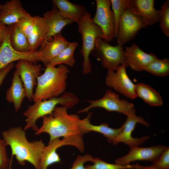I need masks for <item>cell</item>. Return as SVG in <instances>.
<instances>
[{"label": "cell", "instance_id": "cell-1", "mask_svg": "<svg viewBox=\"0 0 169 169\" xmlns=\"http://www.w3.org/2000/svg\"><path fill=\"white\" fill-rule=\"evenodd\" d=\"M25 131L22 127L17 126L11 127L2 132L3 139L11 149V165L14 156L20 165L24 166L27 161L36 169H39L42 152L45 145L42 140L29 141Z\"/></svg>", "mask_w": 169, "mask_h": 169}, {"label": "cell", "instance_id": "cell-2", "mask_svg": "<svg viewBox=\"0 0 169 169\" xmlns=\"http://www.w3.org/2000/svg\"><path fill=\"white\" fill-rule=\"evenodd\" d=\"M68 109L63 106H57L51 114L43 117L42 125L35 131V135L47 133L49 141L61 137L82 136L79 117L76 114H69Z\"/></svg>", "mask_w": 169, "mask_h": 169}, {"label": "cell", "instance_id": "cell-3", "mask_svg": "<svg viewBox=\"0 0 169 169\" xmlns=\"http://www.w3.org/2000/svg\"><path fill=\"white\" fill-rule=\"evenodd\" d=\"M46 66L44 73L37 79L33 98L34 102L58 97L65 92L66 89L69 72L68 67L63 64L56 67L49 64Z\"/></svg>", "mask_w": 169, "mask_h": 169}, {"label": "cell", "instance_id": "cell-4", "mask_svg": "<svg viewBox=\"0 0 169 169\" xmlns=\"http://www.w3.org/2000/svg\"><path fill=\"white\" fill-rule=\"evenodd\" d=\"M79 101L78 97L69 92H64L58 97L36 101L29 106L23 113V116L26 118V124L23 129L26 131L32 129L36 131L39 129L36 124L37 120L51 114L58 105L70 109L74 106Z\"/></svg>", "mask_w": 169, "mask_h": 169}, {"label": "cell", "instance_id": "cell-5", "mask_svg": "<svg viewBox=\"0 0 169 169\" xmlns=\"http://www.w3.org/2000/svg\"><path fill=\"white\" fill-rule=\"evenodd\" d=\"M77 24L82 42L80 52L83 58V73L87 74L92 70L90 54L95 48L96 40L103 39V33L101 28L93 22L91 14L88 12Z\"/></svg>", "mask_w": 169, "mask_h": 169}, {"label": "cell", "instance_id": "cell-6", "mask_svg": "<svg viewBox=\"0 0 169 169\" xmlns=\"http://www.w3.org/2000/svg\"><path fill=\"white\" fill-rule=\"evenodd\" d=\"M91 53L107 70L115 71L120 65L125 64L123 46L119 44L111 45L102 39L96 40Z\"/></svg>", "mask_w": 169, "mask_h": 169}, {"label": "cell", "instance_id": "cell-7", "mask_svg": "<svg viewBox=\"0 0 169 169\" xmlns=\"http://www.w3.org/2000/svg\"><path fill=\"white\" fill-rule=\"evenodd\" d=\"M65 145H71L76 147L80 152L84 149V143L82 136H74L57 138L49 141L48 145L44 147L40 157L39 169H47L50 165L60 162L61 160L57 150Z\"/></svg>", "mask_w": 169, "mask_h": 169}, {"label": "cell", "instance_id": "cell-8", "mask_svg": "<svg viewBox=\"0 0 169 169\" xmlns=\"http://www.w3.org/2000/svg\"><path fill=\"white\" fill-rule=\"evenodd\" d=\"M86 101L90 103L89 105L79 110L77 113L88 112L94 108H101L108 111L116 112L126 115L135 109L133 103L120 99L118 94L110 90H107L104 95L100 99Z\"/></svg>", "mask_w": 169, "mask_h": 169}, {"label": "cell", "instance_id": "cell-9", "mask_svg": "<svg viewBox=\"0 0 169 169\" xmlns=\"http://www.w3.org/2000/svg\"><path fill=\"white\" fill-rule=\"evenodd\" d=\"M125 64L120 65L115 71L107 70L105 83L108 87L112 88L126 97L134 99L137 97L136 84L131 80L126 70Z\"/></svg>", "mask_w": 169, "mask_h": 169}, {"label": "cell", "instance_id": "cell-10", "mask_svg": "<svg viewBox=\"0 0 169 169\" xmlns=\"http://www.w3.org/2000/svg\"><path fill=\"white\" fill-rule=\"evenodd\" d=\"M148 25L141 18L133 13L127 8L120 18L116 37L118 44L123 45L133 39L137 33Z\"/></svg>", "mask_w": 169, "mask_h": 169}, {"label": "cell", "instance_id": "cell-11", "mask_svg": "<svg viewBox=\"0 0 169 169\" xmlns=\"http://www.w3.org/2000/svg\"><path fill=\"white\" fill-rule=\"evenodd\" d=\"M96 11L93 22L101 29L103 39L107 42L115 38L114 18L110 9L111 0H96Z\"/></svg>", "mask_w": 169, "mask_h": 169}, {"label": "cell", "instance_id": "cell-12", "mask_svg": "<svg viewBox=\"0 0 169 169\" xmlns=\"http://www.w3.org/2000/svg\"><path fill=\"white\" fill-rule=\"evenodd\" d=\"M12 26H8L7 32L0 47V70L16 61L26 60L33 63L38 61V51L21 52L13 48L10 41Z\"/></svg>", "mask_w": 169, "mask_h": 169}, {"label": "cell", "instance_id": "cell-13", "mask_svg": "<svg viewBox=\"0 0 169 169\" xmlns=\"http://www.w3.org/2000/svg\"><path fill=\"white\" fill-rule=\"evenodd\" d=\"M15 67L25 88L26 97L31 101L33 89L37 85L38 78L41 74L42 66L40 64H33L28 60H20L17 62Z\"/></svg>", "mask_w": 169, "mask_h": 169}, {"label": "cell", "instance_id": "cell-14", "mask_svg": "<svg viewBox=\"0 0 169 169\" xmlns=\"http://www.w3.org/2000/svg\"><path fill=\"white\" fill-rule=\"evenodd\" d=\"M126 116V119L122 125V130L117 138L116 144L122 142L129 146L130 147L139 146L148 139L149 137L145 136L139 138H134L132 136V133L137 124L140 123L148 127L150 123L143 118L136 115L135 109Z\"/></svg>", "mask_w": 169, "mask_h": 169}, {"label": "cell", "instance_id": "cell-15", "mask_svg": "<svg viewBox=\"0 0 169 169\" xmlns=\"http://www.w3.org/2000/svg\"><path fill=\"white\" fill-rule=\"evenodd\" d=\"M166 148L160 145L147 147L132 146L130 147V151L126 155L117 159L115 162L122 165H130L132 162L137 161H147L153 163Z\"/></svg>", "mask_w": 169, "mask_h": 169}, {"label": "cell", "instance_id": "cell-16", "mask_svg": "<svg viewBox=\"0 0 169 169\" xmlns=\"http://www.w3.org/2000/svg\"><path fill=\"white\" fill-rule=\"evenodd\" d=\"M124 50L125 63L136 71H144L148 64L158 58L153 53L144 52L134 43Z\"/></svg>", "mask_w": 169, "mask_h": 169}, {"label": "cell", "instance_id": "cell-17", "mask_svg": "<svg viewBox=\"0 0 169 169\" xmlns=\"http://www.w3.org/2000/svg\"><path fill=\"white\" fill-rule=\"evenodd\" d=\"M155 0H130L129 8L143 20L146 24L152 25L159 22L160 11L154 7Z\"/></svg>", "mask_w": 169, "mask_h": 169}, {"label": "cell", "instance_id": "cell-18", "mask_svg": "<svg viewBox=\"0 0 169 169\" xmlns=\"http://www.w3.org/2000/svg\"><path fill=\"white\" fill-rule=\"evenodd\" d=\"M69 43L61 33L47 39L42 49L38 51V61L46 66L68 46Z\"/></svg>", "mask_w": 169, "mask_h": 169}, {"label": "cell", "instance_id": "cell-19", "mask_svg": "<svg viewBox=\"0 0 169 169\" xmlns=\"http://www.w3.org/2000/svg\"><path fill=\"white\" fill-rule=\"evenodd\" d=\"M29 14L19 0H10L1 4L0 21L6 25L17 23Z\"/></svg>", "mask_w": 169, "mask_h": 169}, {"label": "cell", "instance_id": "cell-20", "mask_svg": "<svg viewBox=\"0 0 169 169\" xmlns=\"http://www.w3.org/2000/svg\"><path fill=\"white\" fill-rule=\"evenodd\" d=\"M91 115V113H90L86 117L79 120V124L83 135L91 131L98 132L106 137L109 142L116 145V139L122 130V125L119 128L115 129L109 127V125L105 123L98 125H94L90 121Z\"/></svg>", "mask_w": 169, "mask_h": 169}, {"label": "cell", "instance_id": "cell-21", "mask_svg": "<svg viewBox=\"0 0 169 169\" xmlns=\"http://www.w3.org/2000/svg\"><path fill=\"white\" fill-rule=\"evenodd\" d=\"M42 17L47 28V39L60 33L65 26L74 22L71 20L64 18L54 5L51 9L45 12Z\"/></svg>", "mask_w": 169, "mask_h": 169}, {"label": "cell", "instance_id": "cell-22", "mask_svg": "<svg viewBox=\"0 0 169 169\" xmlns=\"http://www.w3.org/2000/svg\"><path fill=\"white\" fill-rule=\"evenodd\" d=\"M52 2L64 18L71 20L77 23L88 12L85 7L68 0H52Z\"/></svg>", "mask_w": 169, "mask_h": 169}, {"label": "cell", "instance_id": "cell-23", "mask_svg": "<svg viewBox=\"0 0 169 169\" xmlns=\"http://www.w3.org/2000/svg\"><path fill=\"white\" fill-rule=\"evenodd\" d=\"M26 92L19 74L16 70L14 72L10 87L6 94L7 101L13 104L16 111L21 108L23 100L26 97Z\"/></svg>", "mask_w": 169, "mask_h": 169}, {"label": "cell", "instance_id": "cell-24", "mask_svg": "<svg viewBox=\"0 0 169 169\" xmlns=\"http://www.w3.org/2000/svg\"><path fill=\"white\" fill-rule=\"evenodd\" d=\"M34 25L32 31L28 39L31 50L37 51L42 46L47 39V29L42 17L36 16Z\"/></svg>", "mask_w": 169, "mask_h": 169}, {"label": "cell", "instance_id": "cell-25", "mask_svg": "<svg viewBox=\"0 0 169 169\" xmlns=\"http://www.w3.org/2000/svg\"><path fill=\"white\" fill-rule=\"evenodd\" d=\"M137 97H139L150 106L163 105V98L160 94L149 85L140 83L136 84Z\"/></svg>", "mask_w": 169, "mask_h": 169}, {"label": "cell", "instance_id": "cell-26", "mask_svg": "<svg viewBox=\"0 0 169 169\" xmlns=\"http://www.w3.org/2000/svg\"><path fill=\"white\" fill-rule=\"evenodd\" d=\"M78 45L76 42H69L68 46L49 64L54 66L62 64L70 67L74 66L75 62L74 52Z\"/></svg>", "mask_w": 169, "mask_h": 169}, {"label": "cell", "instance_id": "cell-27", "mask_svg": "<svg viewBox=\"0 0 169 169\" xmlns=\"http://www.w3.org/2000/svg\"><path fill=\"white\" fill-rule=\"evenodd\" d=\"M10 41L13 48L18 51L21 52L32 51L28 38L16 24L12 25Z\"/></svg>", "mask_w": 169, "mask_h": 169}, {"label": "cell", "instance_id": "cell-28", "mask_svg": "<svg viewBox=\"0 0 169 169\" xmlns=\"http://www.w3.org/2000/svg\"><path fill=\"white\" fill-rule=\"evenodd\" d=\"M144 71L157 77H166L169 75V59L157 58L148 64Z\"/></svg>", "mask_w": 169, "mask_h": 169}, {"label": "cell", "instance_id": "cell-29", "mask_svg": "<svg viewBox=\"0 0 169 169\" xmlns=\"http://www.w3.org/2000/svg\"><path fill=\"white\" fill-rule=\"evenodd\" d=\"M114 18L115 38L118 33L119 20L125 8H129L130 0H111Z\"/></svg>", "mask_w": 169, "mask_h": 169}, {"label": "cell", "instance_id": "cell-30", "mask_svg": "<svg viewBox=\"0 0 169 169\" xmlns=\"http://www.w3.org/2000/svg\"><path fill=\"white\" fill-rule=\"evenodd\" d=\"M92 165L85 166V169H136L135 165H122L105 161L98 157L94 158Z\"/></svg>", "mask_w": 169, "mask_h": 169}, {"label": "cell", "instance_id": "cell-31", "mask_svg": "<svg viewBox=\"0 0 169 169\" xmlns=\"http://www.w3.org/2000/svg\"><path fill=\"white\" fill-rule=\"evenodd\" d=\"M137 167L143 169H169V148L166 149L153 164L149 166H142L136 164Z\"/></svg>", "mask_w": 169, "mask_h": 169}, {"label": "cell", "instance_id": "cell-32", "mask_svg": "<svg viewBox=\"0 0 169 169\" xmlns=\"http://www.w3.org/2000/svg\"><path fill=\"white\" fill-rule=\"evenodd\" d=\"M159 22L163 33L169 37V0L166 1L161 6L160 10Z\"/></svg>", "mask_w": 169, "mask_h": 169}, {"label": "cell", "instance_id": "cell-33", "mask_svg": "<svg viewBox=\"0 0 169 169\" xmlns=\"http://www.w3.org/2000/svg\"><path fill=\"white\" fill-rule=\"evenodd\" d=\"M35 16L29 13L16 24L21 31L27 38L30 35L34 25Z\"/></svg>", "mask_w": 169, "mask_h": 169}, {"label": "cell", "instance_id": "cell-34", "mask_svg": "<svg viewBox=\"0 0 169 169\" xmlns=\"http://www.w3.org/2000/svg\"><path fill=\"white\" fill-rule=\"evenodd\" d=\"M5 141L0 138V169H11L10 160L7 151Z\"/></svg>", "mask_w": 169, "mask_h": 169}, {"label": "cell", "instance_id": "cell-35", "mask_svg": "<svg viewBox=\"0 0 169 169\" xmlns=\"http://www.w3.org/2000/svg\"><path fill=\"white\" fill-rule=\"evenodd\" d=\"M94 157L90 155L87 154L84 156L79 155L73 163L69 169H85L84 164L87 161H91Z\"/></svg>", "mask_w": 169, "mask_h": 169}, {"label": "cell", "instance_id": "cell-36", "mask_svg": "<svg viewBox=\"0 0 169 169\" xmlns=\"http://www.w3.org/2000/svg\"><path fill=\"white\" fill-rule=\"evenodd\" d=\"M14 65L13 63H11L0 70V86L3 83L6 76L13 69Z\"/></svg>", "mask_w": 169, "mask_h": 169}, {"label": "cell", "instance_id": "cell-37", "mask_svg": "<svg viewBox=\"0 0 169 169\" xmlns=\"http://www.w3.org/2000/svg\"><path fill=\"white\" fill-rule=\"evenodd\" d=\"M8 26L0 21V43H2L5 37Z\"/></svg>", "mask_w": 169, "mask_h": 169}, {"label": "cell", "instance_id": "cell-38", "mask_svg": "<svg viewBox=\"0 0 169 169\" xmlns=\"http://www.w3.org/2000/svg\"><path fill=\"white\" fill-rule=\"evenodd\" d=\"M136 169H143L137 167Z\"/></svg>", "mask_w": 169, "mask_h": 169}, {"label": "cell", "instance_id": "cell-39", "mask_svg": "<svg viewBox=\"0 0 169 169\" xmlns=\"http://www.w3.org/2000/svg\"><path fill=\"white\" fill-rule=\"evenodd\" d=\"M1 4L0 3V12L1 8Z\"/></svg>", "mask_w": 169, "mask_h": 169}, {"label": "cell", "instance_id": "cell-40", "mask_svg": "<svg viewBox=\"0 0 169 169\" xmlns=\"http://www.w3.org/2000/svg\"><path fill=\"white\" fill-rule=\"evenodd\" d=\"M1 43H0V47L1 45Z\"/></svg>", "mask_w": 169, "mask_h": 169}]
</instances>
